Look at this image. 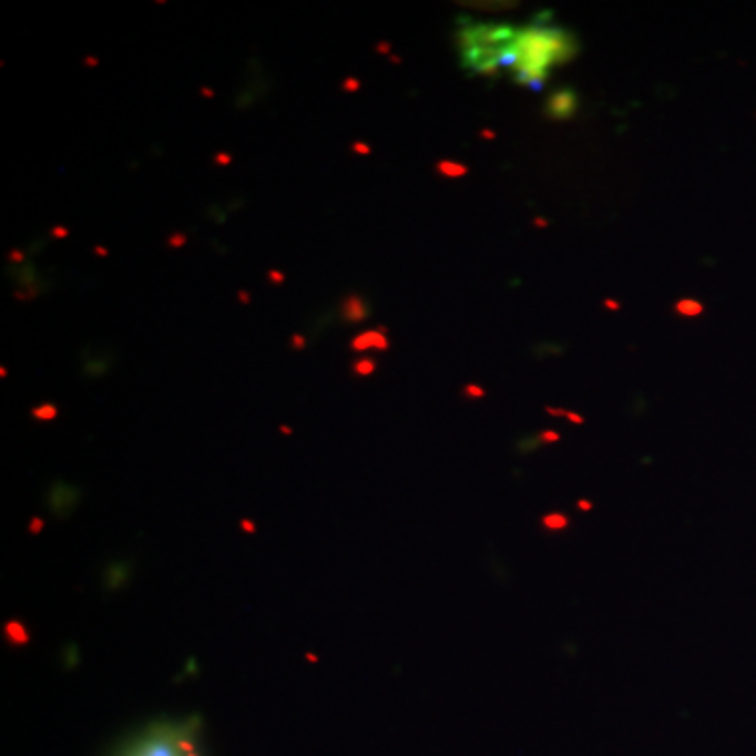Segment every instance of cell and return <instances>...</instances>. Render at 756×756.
Segmentation results:
<instances>
[{"label":"cell","mask_w":756,"mask_h":756,"mask_svg":"<svg viewBox=\"0 0 756 756\" xmlns=\"http://www.w3.org/2000/svg\"><path fill=\"white\" fill-rule=\"evenodd\" d=\"M580 53L576 34L549 23H530L518 30L507 53V70L519 86L542 89L555 65L574 61Z\"/></svg>","instance_id":"cell-1"},{"label":"cell","mask_w":756,"mask_h":756,"mask_svg":"<svg viewBox=\"0 0 756 756\" xmlns=\"http://www.w3.org/2000/svg\"><path fill=\"white\" fill-rule=\"evenodd\" d=\"M515 37L518 28L511 23L460 21L457 30L460 65L476 76L497 79L507 70V53Z\"/></svg>","instance_id":"cell-2"},{"label":"cell","mask_w":756,"mask_h":756,"mask_svg":"<svg viewBox=\"0 0 756 756\" xmlns=\"http://www.w3.org/2000/svg\"><path fill=\"white\" fill-rule=\"evenodd\" d=\"M196 723H154L120 756H198Z\"/></svg>","instance_id":"cell-3"},{"label":"cell","mask_w":756,"mask_h":756,"mask_svg":"<svg viewBox=\"0 0 756 756\" xmlns=\"http://www.w3.org/2000/svg\"><path fill=\"white\" fill-rule=\"evenodd\" d=\"M578 112V93L574 89H559L544 105V116L551 120H572Z\"/></svg>","instance_id":"cell-4"},{"label":"cell","mask_w":756,"mask_h":756,"mask_svg":"<svg viewBox=\"0 0 756 756\" xmlns=\"http://www.w3.org/2000/svg\"><path fill=\"white\" fill-rule=\"evenodd\" d=\"M389 330L387 326H378V328H370L366 333H359L358 337H354L349 343V349L356 354H364V351H389L391 343H389Z\"/></svg>","instance_id":"cell-5"},{"label":"cell","mask_w":756,"mask_h":756,"mask_svg":"<svg viewBox=\"0 0 756 756\" xmlns=\"http://www.w3.org/2000/svg\"><path fill=\"white\" fill-rule=\"evenodd\" d=\"M340 316L347 321V324H361L364 319H368L370 316V307L366 299L361 295H349L345 297L343 303H340Z\"/></svg>","instance_id":"cell-6"},{"label":"cell","mask_w":756,"mask_h":756,"mask_svg":"<svg viewBox=\"0 0 756 756\" xmlns=\"http://www.w3.org/2000/svg\"><path fill=\"white\" fill-rule=\"evenodd\" d=\"M433 168H436L439 177H443V180H462V177L469 175V166L458 162V160H438Z\"/></svg>","instance_id":"cell-7"},{"label":"cell","mask_w":756,"mask_h":756,"mask_svg":"<svg viewBox=\"0 0 756 756\" xmlns=\"http://www.w3.org/2000/svg\"><path fill=\"white\" fill-rule=\"evenodd\" d=\"M4 637L9 641V645L13 647H21L30 641V635L25 631V626L21 624L20 620H9L7 626H4Z\"/></svg>","instance_id":"cell-8"},{"label":"cell","mask_w":756,"mask_h":756,"mask_svg":"<svg viewBox=\"0 0 756 756\" xmlns=\"http://www.w3.org/2000/svg\"><path fill=\"white\" fill-rule=\"evenodd\" d=\"M675 311L681 318H697V316H702L704 305L699 300L692 299V297H685V299H678L675 303Z\"/></svg>","instance_id":"cell-9"},{"label":"cell","mask_w":756,"mask_h":756,"mask_svg":"<svg viewBox=\"0 0 756 756\" xmlns=\"http://www.w3.org/2000/svg\"><path fill=\"white\" fill-rule=\"evenodd\" d=\"M540 523L546 532H563L570 528V518H565L563 513H546L542 515Z\"/></svg>","instance_id":"cell-10"},{"label":"cell","mask_w":756,"mask_h":756,"mask_svg":"<svg viewBox=\"0 0 756 756\" xmlns=\"http://www.w3.org/2000/svg\"><path fill=\"white\" fill-rule=\"evenodd\" d=\"M30 417L34 418V420H42V422H47V420H55V418L60 417V408H58L55 403L47 401V403H40V406H37V408L30 412Z\"/></svg>","instance_id":"cell-11"},{"label":"cell","mask_w":756,"mask_h":756,"mask_svg":"<svg viewBox=\"0 0 756 756\" xmlns=\"http://www.w3.org/2000/svg\"><path fill=\"white\" fill-rule=\"evenodd\" d=\"M377 361L370 358L356 359V361L351 364V372H354L356 377L361 378L375 375V372H377Z\"/></svg>","instance_id":"cell-12"},{"label":"cell","mask_w":756,"mask_h":756,"mask_svg":"<svg viewBox=\"0 0 756 756\" xmlns=\"http://www.w3.org/2000/svg\"><path fill=\"white\" fill-rule=\"evenodd\" d=\"M63 492H65V486H63V483H58L55 490H53V494H51V504H53L55 511H61V504H63V500H65ZM76 500H79V490L72 488V490H70V504L74 507Z\"/></svg>","instance_id":"cell-13"},{"label":"cell","mask_w":756,"mask_h":756,"mask_svg":"<svg viewBox=\"0 0 756 756\" xmlns=\"http://www.w3.org/2000/svg\"><path fill=\"white\" fill-rule=\"evenodd\" d=\"M462 7L483 9V11H507V9L519 7V2H462Z\"/></svg>","instance_id":"cell-14"},{"label":"cell","mask_w":756,"mask_h":756,"mask_svg":"<svg viewBox=\"0 0 756 756\" xmlns=\"http://www.w3.org/2000/svg\"><path fill=\"white\" fill-rule=\"evenodd\" d=\"M13 276H16V279H20L21 284L25 286V290L32 288V286L37 284V279H39V274H37V267H34V265L23 267L21 272H13Z\"/></svg>","instance_id":"cell-15"},{"label":"cell","mask_w":756,"mask_h":756,"mask_svg":"<svg viewBox=\"0 0 756 756\" xmlns=\"http://www.w3.org/2000/svg\"><path fill=\"white\" fill-rule=\"evenodd\" d=\"M515 448H518V452L530 454V452H534L538 448H542V441H540L537 433V436H532V438L519 439L518 443H515Z\"/></svg>","instance_id":"cell-16"},{"label":"cell","mask_w":756,"mask_h":756,"mask_svg":"<svg viewBox=\"0 0 756 756\" xmlns=\"http://www.w3.org/2000/svg\"><path fill=\"white\" fill-rule=\"evenodd\" d=\"M108 580L112 582V584H110L112 589L116 586V582H126V568H124V565H112V568H110V574H108Z\"/></svg>","instance_id":"cell-17"},{"label":"cell","mask_w":756,"mask_h":756,"mask_svg":"<svg viewBox=\"0 0 756 756\" xmlns=\"http://www.w3.org/2000/svg\"><path fill=\"white\" fill-rule=\"evenodd\" d=\"M187 242H190V238H187L185 232H173V234L166 238V246L175 251V248H183Z\"/></svg>","instance_id":"cell-18"},{"label":"cell","mask_w":756,"mask_h":756,"mask_svg":"<svg viewBox=\"0 0 756 756\" xmlns=\"http://www.w3.org/2000/svg\"><path fill=\"white\" fill-rule=\"evenodd\" d=\"M462 396L469 399L486 398V389H483V387H479V385L469 382V385H464V387H462Z\"/></svg>","instance_id":"cell-19"},{"label":"cell","mask_w":756,"mask_h":756,"mask_svg":"<svg viewBox=\"0 0 756 756\" xmlns=\"http://www.w3.org/2000/svg\"><path fill=\"white\" fill-rule=\"evenodd\" d=\"M340 89H343V93H358L361 89V80L358 76H347L340 82Z\"/></svg>","instance_id":"cell-20"},{"label":"cell","mask_w":756,"mask_h":756,"mask_svg":"<svg viewBox=\"0 0 756 756\" xmlns=\"http://www.w3.org/2000/svg\"><path fill=\"white\" fill-rule=\"evenodd\" d=\"M538 438L542 441V446H553V443H559V441H561V433L551 431V429H544V431L538 433Z\"/></svg>","instance_id":"cell-21"},{"label":"cell","mask_w":756,"mask_h":756,"mask_svg":"<svg viewBox=\"0 0 756 756\" xmlns=\"http://www.w3.org/2000/svg\"><path fill=\"white\" fill-rule=\"evenodd\" d=\"M351 152L358 154V156H370V154H372V147H370L366 141H354V143H351Z\"/></svg>","instance_id":"cell-22"},{"label":"cell","mask_w":756,"mask_h":756,"mask_svg":"<svg viewBox=\"0 0 756 756\" xmlns=\"http://www.w3.org/2000/svg\"><path fill=\"white\" fill-rule=\"evenodd\" d=\"M232 154H227V152H217V154H213V159H211V162L215 164V166H219V168H225V166H229L232 164Z\"/></svg>","instance_id":"cell-23"},{"label":"cell","mask_w":756,"mask_h":756,"mask_svg":"<svg viewBox=\"0 0 756 756\" xmlns=\"http://www.w3.org/2000/svg\"><path fill=\"white\" fill-rule=\"evenodd\" d=\"M267 282H269L272 286H282V284L286 282V274L279 272V269H269V272H267Z\"/></svg>","instance_id":"cell-24"},{"label":"cell","mask_w":756,"mask_h":756,"mask_svg":"<svg viewBox=\"0 0 756 756\" xmlns=\"http://www.w3.org/2000/svg\"><path fill=\"white\" fill-rule=\"evenodd\" d=\"M68 236H70V227H65V225H53L51 227V238L65 239Z\"/></svg>","instance_id":"cell-25"},{"label":"cell","mask_w":756,"mask_h":756,"mask_svg":"<svg viewBox=\"0 0 756 756\" xmlns=\"http://www.w3.org/2000/svg\"><path fill=\"white\" fill-rule=\"evenodd\" d=\"M290 347H293L295 351H303V349L307 347V339H305L303 335H299V333H295V335L290 337Z\"/></svg>","instance_id":"cell-26"},{"label":"cell","mask_w":756,"mask_h":756,"mask_svg":"<svg viewBox=\"0 0 756 756\" xmlns=\"http://www.w3.org/2000/svg\"><path fill=\"white\" fill-rule=\"evenodd\" d=\"M7 259L11 260V263H18V265H21V263H25V251L13 248V251H9Z\"/></svg>","instance_id":"cell-27"},{"label":"cell","mask_w":756,"mask_h":756,"mask_svg":"<svg viewBox=\"0 0 756 756\" xmlns=\"http://www.w3.org/2000/svg\"><path fill=\"white\" fill-rule=\"evenodd\" d=\"M479 137L483 141H494L498 140V133L497 131H492V129H481V131H479Z\"/></svg>","instance_id":"cell-28"},{"label":"cell","mask_w":756,"mask_h":756,"mask_svg":"<svg viewBox=\"0 0 756 756\" xmlns=\"http://www.w3.org/2000/svg\"><path fill=\"white\" fill-rule=\"evenodd\" d=\"M42 528H44V521H42V519L34 518L30 521V532H32V534H40Z\"/></svg>","instance_id":"cell-29"},{"label":"cell","mask_w":756,"mask_h":756,"mask_svg":"<svg viewBox=\"0 0 756 756\" xmlns=\"http://www.w3.org/2000/svg\"><path fill=\"white\" fill-rule=\"evenodd\" d=\"M239 525H242V530H246L248 534H255V532H257V528H255V523H253L251 519H242Z\"/></svg>","instance_id":"cell-30"},{"label":"cell","mask_w":756,"mask_h":756,"mask_svg":"<svg viewBox=\"0 0 756 756\" xmlns=\"http://www.w3.org/2000/svg\"><path fill=\"white\" fill-rule=\"evenodd\" d=\"M603 307H605V309H610V311H620V309H622V305H620L616 299L603 300Z\"/></svg>","instance_id":"cell-31"},{"label":"cell","mask_w":756,"mask_h":756,"mask_svg":"<svg viewBox=\"0 0 756 756\" xmlns=\"http://www.w3.org/2000/svg\"><path fill=\"white\" fill-rule=\"evenodd\" d=\"M551 225V221L549 219H542V217H534L532 219V227H537V229H546Z\"/></svg>","instance_id":"cell-32"},{"label":"cell","mask_w":756,"mask_h":756,"mask_svg":"<svg viewBox=\"0 0 756 756\" xmlns=\"http://www.w3.org/2000/svg\"><path fill=\"white\" fill-rule=\"evenodd\" d=\"M568 420L570 422H574V425H584V417L582 415H578V412H572V410H568Z\"/></svg>","instance_id":"cell-33"},{"label":"cell","mask_w":756,"mask_h":756,"mask_svg":"<svg viewBox=\"0 0 756 756\" xmlns=\"http://www.w3.org/2000/svg\"><path fill=\"white\" fill-rule=\"evenodd\" d=\"M93 255H98V257H110V248H105V246L98 244V246H93Z\"/></svg>","instance_id":"cell-34"},{"label":"cell","mask_w":756,"mask_h":756,"mask_svg":"<svg viewBox=\"0 0 756 756\" xmlns=\"http://www.w3.org/2000/svg\"><path fill=\"white\" fill-rule=\"evenodd\" d=\"M200 95H202L204 100H213V98H215V91H213L211 86H202V89H200Z\"/></svg>","instance_id":"cell-35"},{"label":"cell","mask_w":756,"mask_h":756,"mask_svg":"<svg viewBox=\"0 0 756 756\" xmlns=\"http://www.w3.org/2000/svg\"><path fill=\"white\" fill-rule=\"evenodd\" d=\"M377 53H382V55H387V53H391V44L389 42H378L377 44Z\"/></svg>","instance_id":"cell-36"},{"label":"cell","mask_w":756,"mask_h":756,"mask_svg":"<svg viewBox=\"0 0 756 756\" xmlns=\"http://www.w3.org/2000/svg\"><path fill=\"white\" fill-rule=\"evenodd\" d=\"M578 511H593V502L589 500H578Z\"/></svg>","instance_id":"cell-37"},{"label":"cell","mask_w":756,"mask_h":756,"mask_svg":"<svg viewBox=\"0 0 756 756\" xmlns=\"http://www.w3.org/2000/svg\"><path fill=\"white\" fill-rule=\"evenodd\" d=\"M238 300L242 303V305H248V303H251V293H246V290H239Z\"/></svg>","instance_id":"cell-38"},{"label":"cell","mask_w":756,"mask_h":756,"mask_svg":"<svg viewBox=\"0 0 756 756\" xmlns=\"http://www.w3.org/2000/svg\"><path fill=\"white\" fill-rule=\"evenodd\" d=\"M86 68H98L100 65V60L98 58H84V61H82Z\"/></svg>","instance_id":"cell-39"},{"label":"cell","mask_w":756,"mask_h":756,"mask_svg":"<svg viewBox=\"0 0 756 756\" xmlns=\"http://www.w3.org/2000/svg\"><path fill=\"white\" fill-rule=\"evenodd\" d=\"M279 433H284V436H293L295 431H293L288 425H282V427H279Z\"/></svg>","instance_id":"cell-40"},{"label":"cell","mask_w":756,"mask_h":756,"mask_svg":"<svg viewBox=\"0 0 756 756\" xmlns=\"http://www.w3.org/2000/svg\"><path fill=\"white\" fill-rule=\"evenodd\" d=\"M307 660H309V662H318V657L314 656V654H307Z\"/></svg>","instance_id":"cell-41"},{"label":"cell","mask_w":756,"mask_h":756,"mask_svg":"<svg viewBox=\"0 0 756 756\" xmlns=\"http://www.w3.org/2000/svg\"><path fill=\"white\" fill-rule=\"evenodd\" d=\"M391 63H401V60H399V58H396V55H394V58H391Z\"/></svg>","instance_id":"cell-42"}]
</instances>
